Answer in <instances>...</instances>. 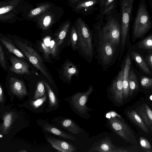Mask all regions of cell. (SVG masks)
<instances>
[{
  "mask_svg": "<svg viewBox=\"0 0 152 152\" xmlns=\"http://www.w3.org/2000/svg\"><path fill=\"white\" fill-rule=\"evenodd\" d=\"M54 5L50 2H45L41 3L38 6L33 9H31L27 15L26 19L28 20L34 19L41 15L48 10Z\"/></svg>",
  "mask_w": 152,
  "mask_h": 152,
  "instance_id": "22",
  "label": "cell"
},
{
  "mask_svg": "<svg viewBox=\"0 0 152 152\" xmlns=\"http://www.w3.org/2000/svg\"><path fill=\"white\" fill-rule=\"evenodd\" d=\"M19 152H26L27 151L25 149H22Z\"/></svg>",
  "mask_w": 152,
  "mask_h": 152,
  "instance_id": "42",
  "label": "cell"
},
{
  "mask_svg": "<svg viewBox=\"0 0 152 152\" xmlns=\"http://www.w3.org/2000/svg\"><path fill=\"white\" fill-rule=\"evenodd\" d=\"M10 87L12 93L18 97L22 98L27 94L26 88L24 83L17 78H10Z\"/></svg>",
  "mask_w": 152,
  "mask_h": 152,
  "instance_id": "16",
  "label": "cell"
},
{
  "mask_svg": "<svg viewBox=\"0 0 152 152\" xmlns=\"http://www.w3.org/2000/svg\"><path fill=\"white\" fill-rule=\"evenodd\" d=\"M61 124L62 127L73 134H78L82 131L81 129L71 119H64L61 121Z\"/></svg>",
  "mask_w": 152,
  "mask_h": 152,
  "instance_id": "29",
  "label": "cell"
},
{
  "mask_svg": "<svg viewBox=\"0 0 152 152\" xmlns=\"http://www.w3.org/2000/svg\"><path fill=\"white\" fill-rule=\"evenodd\" d=\"M50 37H46L41 43V48L43 51L45 58H48L49 55L51 54L55 57L58 53V46L56 39L51 40Z\"/></svg>",
  "mask_w": 152,
  "mask_h": 152,
  "instance_id": "15",
  "label": "cell"
},
{
  "mask_svg": "<svg viewBox=\"0 0 152 152\" xmlns=\"http://www.w3.org/2000/svg\"><path fill=\"white\" fill-rule=\"evenodd\" d=\"M4 101V96L3 94V90L1 87V85H0V102L1 103H2Z\"/></svg>",
  "mask_w": 152,
  "mask_h": 152,
  "instance_id": "39",
  "label": "cell"
},
{
  "mask_svg": "<svg viewBox=\"0 0 152 152\" xmlns=\"http://www.w3.org/2000/svg\"><path fill=\"white\" fill-rule=\"evenodd\" d=\"M137 110L144 123L152 132V110L146 104L139 107Z\"/></svg>",
  "mask_w": 152,
  "mask_h": 152,
  "instance_id": "21",
  "label": "cell"
},
{
  "mask_svg": "<svg viewBox=\"0 0 152 152\" xmlns=\"http://www.w3.org/2000/svg\"><path fill=\"white\" fill-rule=\"evenodd\" d=\"M129 82L130 88L129 95L131 96L134 91L138 87V81L137 77L133 71L131 70L129 71Z\"/></svg>",
  "mask_w": 152,
  "mask_h": 152,
  "instance_id": "30",
  "label": "cell"
},
{
  "mask_svg": "<svg viewBox=\"0 0 152 152\" xmlns=\"http://www.w3.org/2000/svg\"><path fill=\"white\" fill-rule=\"evenodd\" d=\"M71 22L68 20L61 23L58 31L55 34L58 45H61L71 27Z\"/></svg>",
  "mask_w": 152,
  "mask_h": 152,
  "instance_id": "24",
  "label": "cell"
},
{
  "mask_svg": "<svg viewBox=\"0 0 152 152\" xmlns=\"http://www.w3.org/2000/svg\"><path fill=\"white\" fill-rule=\"evenodd\" d=\"M109 123L113 131L124 140L133 145H137L133 132L124 121L114 118L109 119Z\"/></svg>",
  "mask_w": 152,
  "mask_h": 152,
  "instance_id": "8",
  "label": "cell"
},
{
  "mask_svg": "<svg viewBox=\"0 0 152 152\" xmlns=\"http://www.w3.org/2000/svg\"><path fill=\"white\" fill-rule=\"evenodd\" d=\"M47 139L52 147L59 151L73 152L76 150L75 147L66 142L51 137H47Z\"/></svg>",
  "mask_w": 152,
  "mask_h": 152,
  "instance_id": "19",
  "label": "cell"
},
{
  "mask_svg": "<svg viewBox=\"0 0 152 152\" xmlns=\"http://www.w3.org/2000/svg\"><path fill=\"white\" fill-rule=\"evenodd\" d=\"M117 0H100L99 13L96 19L104 17L112 10H116Z\"/></svg>",
  "mask_w": 152,
  "mask_h": 152,
  "instance_id": "20",
  "label": "cell"
},
{
  "mask_svg": "<svg viewBox=\"0 0 152 152\" xmlns=\"http://www.w3.org/2000/svg\"><path fill=\"white\" fill-rule=\"evenodd\" d=\"M138 47L141 49L152 50V34L141 41Z\"/></svg>",
  "mask_w": 152,
  "mask_h": 152,
  "instance_id": "34",
  "label": "cell"
},
{
  "mask_svg": "<svg viewBox=\"0 0 152 152\" xmlns=\"http://www.w3.org/2000/svg\"><path fill=\"white\" fill-rule=\"evenodd\" d=\"M123 68L113 81L111 88L113 98L115 102L119 104L122 103L123 101Z\"/></svg>",
  "mask_w": 152,
  "mask_h": 152,
  "instance_id": "13",
  "label": "cell"
},
{
  "mask_svg": "<svg viewBox=\"0 0 152 152\" xmlns=\"http://www.w3.org/2000/svg\"><path fill=\"white\" fill-rule=\"evenodd\" d=\"M93 91V87L90 86L85 92H78L75 94L72 98V103L74 108L81 114L85 113L89 109L86 104L89 95Z\"/></svg>",
  "mask_w": 152,
  "mask_h": 152,
  "instance_id": "11",
  "label": "cell"
},
{
  "mask_svg": "<svg viewBox=\"0 0 152 152\" xmlns=\"http://www.w3.org/2000/svg\"><path fill=\"white\" fill-rule=\"evenodd\" d=\"M97 20V22L93 26L104 38L117 48L120 42L121 24L116 10L110 12L103 18Z\"/></svg>",
  "mask_w": 152,
  "mask_h": 152,
  "instance_id": "1",
  "label": "cell"
},
{
  "mask_svg": "<svg viewBox=\"0 0 152 152\" xmlns=\"http://www.w3.org/2000/svg\"><path fill=\"white\" fill-rule=\"evenodd\" d=\"M0 63L3 68L5 69L6 68V62L4 53L3 48L0 45Z\"/></svg>",
  "mask_w": 152,
  "mask_h": 152,
  "instance_id": "38",
  "label": "cell"
},
{
  "mask_svg": "<svg viewBox=\"0 0 152 152\" xmlns=\"http://www.w3.org/2000/svg\"><path fill=\"white\" fill-rule=\"evenodd\" d=\"M150 99L152 101V95H151L150 96Z\"/></svg>",
  "mask_w": 152,
  "mask_h": 152,
  "instance_id": "43",
  "label": "cell"
},
{
  "mask_svg": "<svg viewBox=\"0 0 152 152\" xmlns=\"http://www.w3.org/2000/svg\"><path fill=\"white\" fill-rule=\"evenodd\" d=\"M64 13V10L62 7L54 5L34 20H36L37 26L44 31L59 21Z\"/></svg>",
  "mask_w": 152,
  "mask_h": 152,
  "instance_id": "6",
  "label": "cell"
},
{
  "mask_svg": "<svg viewBox=\"0 0 152 152\" xmlns=\"http://www.w3.org/2000/svg\"><path fill=\"white\" fill-rule=\"evenodd\" d=\"M100 0H82L69 5L77 13L91 15L98 10Z\"/></svg>",
  "mask_w": 152,
  "mask_h": 152,
  "instance_id": "10",
  "label": "cell"
},
{
  "mask_svg": "<svg viewBox=\"0 0 152 152\" xmlns=\"http://www.w3.org/2000/svg\"><path fill=\"white\" fill-rule=\"evenodd\" d=\"M74 25L78 36L77 50L85 60L91 63L94 55L92 31L85 21L80 17L77 18Z\"/></svg>",
  "mask_w": 152,
  "mask_h": 152,
  "instance_id": "2",
  "label": "cell"
},
{
  "mask_svg": "<svg viewBox=\"0 0 152 152\" xmlns=\"http://www.w3.org/2000/svg\"><path fill=\"white\" fill-rule=\"evenodd\" d=\"M43 128L45 131L63 138L74 140H76L75 138L73 136L64 132L50 124H45L43 126Z\"/></svg>",
  "mask_w": 152,
  "mask_h": 152,
  "instance_id": "27",
  "label": "cell"
},
{
  "mask_svg": "<svg viewBox=\"0 0 152 152\" xmlns=\"http://www.w3.org/2000/svg\"><path fill=\"white\" fill-rule=\"evenodd\" d=\"M127 115L130 119L142 131L147 133H149L148 129L142 119L134 110L128 111Z\"/></svg>",
  "mask_w": 152,
  "mask_h": 152,
  "instance_id": "25",
  "label": "cell"
},
{
  "mask_svg": "<svg viewBox=\"0 0 152 152\" xmlns=\"http://www.w3.org/2000/svg\"><path fill=\"white\" fill-rule=\"evenodd\" d=\"M149 16L145 6H140L134 24L133 35L135 38L141 37L149 30L151 27Z\"/></svg>",
  "mask_w": 152,
  "mask_h": 152,
  "instance_id": "7",
  "label": "cell"
},
{
  "mask_svg": "<svg viewBox=\"0 0 152 152\" xmlns=\"http://www.w3.org/2000/svg\"></svg>",
  "mask_w": 152,
  "mask_h": 152,
  "instance_id": "44",
  "label": "cell"
},
{
  "mask_svg": "<svg viewBox=\"0 0 152 152\" xmlns=\"http://www.w3.org/2000/svg\"><path fill=\"white\" fill-rule=\"evenodd\" d=\"M148 64L152 69V54H150L148 56Z\"/></svg>",
  "mask_w": 152,
  "mask_h": 152,
  "instance_id": "40",
  "label": "cell"
},
{
  "mask_svg": "<svg viewBox=\"0 0 152 152\" xmlns=\"http://www.w3.org/2000/svg\"><path fill=\"white\" fill-rule=\"evenodd\" d=\"M78 38L77 34L76 29L73 25L71 28L69 43L72 49L75 51L77 49V43Z\"/></svg>",
  "mask_w": 152,
  "mask_h": 152,
  "instance_id": "32",
  "label": "cell"
},
{
  "mask_svg": "<svg viewBox=\"0 0 152 152\" xmlns=\"http://www.w3.org/2000/svg\"><path fill=\"white\" fill-rule=\"evenodd\" d=\"M15 44L21 50L30 62L44 75L49 82L52 84L53 81L45 66L41 58L37 52L26 42L15 39Z\"/></svg>",
  "mask_w": 152,
  "mask_h": 152,
  "instance_id": "5",
  "label": "cell"
},
{
  "mask_svg": "<svg viewBox=\"0 0 152 152\" xmlns=\"http://www.w3.org/2000/svg\"><path fill=\"white\" fill-rule=\"evenodd\" d=\"M44 85L43 81H39L38 82L37 89L33 97V100H37L44 96L45 92Z\"/></svg>",
  "mask_w": 152,
  "mask_h": 152,
  "instance_id": "33",
  "label": "cell"
},
{
  "mask_svg": "<svg viewBox=\"0 0 152 152\" xmlns=\"http://www.w3.org/2000/svg\"><path fill=\"white\" fill-rule=\"evenodd\" d=\"M47 98V95L45 94L43 97L35 101L30 100V103L33 107L34 109L39 107L45 101Z\"/></svg>",
  "mask_w": 152,
  "mask_h": 152,
  "instance_id": "36",
  "label": "cell"
},
{
  "mask_svg": "<svg viewBox=\"0 0 152 152\" xmlns=\"http://www.w3.org/2000/svg\"><path fill=\"white\" fill-rule=\"evenodd\" d=\"M0 40L9 52L15 54L19 58L27 59L25 55L14 45L12 41L8 38L2 37Z\"/></svg>",
  "mask_w": 152,
  "mask_h": 152,
  "instance_id": "26",
  "label": "cell"
},
{
  "mask_svg": "<svg viewBox=\"0 0 152 152\" xmlns=\"http://www.w3.org/2000/svg\"><path fill=\"white\" fill-rule=\"evenodd\" d=\"M92 33L96 57L103 67H108L113 62L117 48L104 38L93 26Z\"/></svg>",
  "mask_w": 152,
  "mask_h": 152,
  "instance_id": "3",
  "label": "cell"
},
{
  "mask_svg": "<svg viewBox=\"0 0 152 152\" xmlns=\"http://www.w3.org/2000/svg\"><path fill=\"white\" fill-rule=\"evenodd\" d=\"M47 90L49 100V107L50 108L55 107L58 104L57 98L52 89L46 82L43 81Z\"/></svg>",
  "mask_w": 152,
  "mask_h": 152,
  "instance_id": "31",
  "label": "cell"
},
{
  "mask_svg": "<svg viewBox=\"0 0 152 152\" xmlns=\"http://www.w3.org/2000/svg\"><path fill=\"white\" fill-rule=\"evenodd\" d=\"M141 84L142 86L149 88L152 86V78L142 77L141 79Z\"/></svg>",
  "mask_w": 152,
  "mask_h": 152,
  "instance_id": "37",
  "label": "cell"
},
{
  "mask_svg": "<svg viewBox=\"0 0 152 152\" xmlns=\"http://www.w3.org/2000/svg\"><path fill=\"white\" fill-rule=\"evenodd\" d=\"M140 142L145 152H152V147L148 141L143 137L140 138Z\"/></svg>",
  "mask_w": 152,
  "mask_h": 152,
  "instance_id": "35",
  "label": "cell"
},
{
  "mask_svg": "<svg viewBox=\"0 0 152 152\" xmlns=\"http://www.w3.org/2000/svg\"><path fill=\"white\" fill-rule=\"evenodd\" d=\"M87 152H129L124 148L114 145L111 139L106 137L97 143L94 144Z\"/></svg>",
  "mask_w": 152,
  "mask_h": 152,
  "instance_id": "12",
  "label": "cell"
},
{
  "mask_svg": "<svg viewBox=\"0 0 152 152\" xmlns=\"http://www.w3.org/2000/svg\"><path fill=\"white\" fill-rule=\"evenodd\" d=\"M17 116L15 112L12 111L4 113L2 117L3 121L0 127V133L3 135L8 134Z\"/></svg>",
  "mask_w": 152,
  "mask_h": 152,
  "instance_id": "18",
  "label": "cell"
},
{
  "mask_svg": "<svg viewBox=\"0 0 152 152\" xmlns=\"http://www.w3.org/2000/svg\"><path fill=\"white\" fill-rule=\"evenodd\" d=\"M82 0H68V4L69 5L73 3H75L78 1H81Z\"/></svg>",
  "mask_w": 152,
  "mask_h": 152,
  "instance_id": "41",
  "label": "cell"
},
{
  "mask_svg": "<svg viewBox=\"0 0 152 152\" xmlns=\"http://www.w3.org/2000/svg\"><path fill=\"white\" fill-rule=\"evenodd\" d=\"M131 61L130 56L129 55L126 58L123 68V95L124 98L125 99H126L129 95L130 88L129 78V73L131 65Z\"/></svg>",
  "mask_w": 152,
  "mask_h": 152,
  "instance_id": "17",
  "label": "cell"
},
{
  "mask_svg": "<svg viewBox=\"0 0 152 152\" xmlns=\"http://www.w3.org/2000/svg\"><path fill=\"white\" fill-rule=\"evenodd\" d=\"M79 72L77 66L71 61L68 60L65 62L63 67V75L68 82H71L72 77L77 76Z\"/></svg>",
  "mask_w": 152,
  "mask_h": 152,
  "instance_id": "23",
  "label": "cell"
},
{
  "mask_svg": "<svg viewBox=\"0 0 152 152\" xmlns=\"http://www.w3.org/2000/svg\"><path fill=\"white\" fill-rule=\"evenodd\" d=\"M0 19L2 22L15 21L17 15L31 8L26 0H3L0 2Z\"/></svg>",
  "mask_w": 152,
  "mask_h": 152,
  "instance_id": "4",
  "label": "cell"
},
{
  "mask_svg": "<svg viewBox=\"0 0 152 152\" xmlns=\"http://www.w3.org/2000/svg\"><path fill=\"white\" fill-rule=\"evenodd\" d=\"M131 55L136 63L145 73L148 75L152 74L149 69L143 58L138 53L133 51L131 53Z\"/></svg>",
  "mask_w": 152,
  "mask_h": 152,
  "instance_id": "28",
  "label": "cell"
},
{
  "mask_svg": "<svg viewBox=\"0 0 152 152\" xmlns=\"http://www.w3.org/2000/svg\"><path fill=\"white\" fill-rule=\"evenodd\" d=\"M134 0H120L121 12V44L124 46L129 29Z\"/></svg>",
  "mask_w": 152,
  "mask_h": 152,
  "instance_id": "9",
  "label": "cell"
},
{
  "mask_svg": "<svg viewBox=\"0 0 152 152\" xmlns=\"http://www.w3.org/2000/svg\"><path fill=\"white\" fill-rule=\"evenodd\" d=\"M11 65L10 70L20 75H30L28 64L22 59L16 57L11 56L10 58Z\"/></svg>",
  "mask_w": 152,
  "mask_h": 152,
  "instance_id": "14",
  "label": "cell"
}]
</instances>
